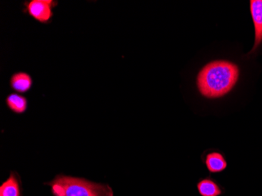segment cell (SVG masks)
<instances>
[{"label":"cell","instance_id":"1","mask_svg":"<svg viewBox=\"0 0 262 196\" xmlns=\"http://www.w3.org/2000/svg\"><path fill=\"white\" fill-rule=\"evenodd\" d=\"M239 68L229 60H213L202 68L197 75L199 92L208 99L229 94L239 79Z\"/></svg>","mask_w":262,"mask_h":196},{"label":"cell","instance_id":"2","mask_svg":"<svg viewBox=\"0 0 262 196\" xmlns=\"http://www.w3.org/2000/svg\"><path fill=\"white\" fill-rule=\"evenodd\" d=\"M45 185L51 187L54 196H114L108 185L64 175H57Z\"/></svg>","mask_w":262,"mask_h":196},{"label":"cell","instance_id":"3","mask_svg":"<svg viewBox=\"0 0 262 196\" xmlns=\"http://www.w3.org/2000/svg\"><path fill=\"white\" fill-rule=\"evenodd\" d=\"M57 4L58 2L54 0H30L24 3L25 12L41 24L51 22Z\"/></svg>","mask_w":262,"mask_h":196},{"label":"cell","instance_id":"4","mask_svg":"<svg viewBox=\"0 0 262 196\" xmlns=\"http://www.w3.org/2000/svg\"><path fill=\"white\" fill-rule=\"evenodd\" d=\"M203 162L210 173H222L228 166L225 156L219 151L213 150L204 153Z\"/></svg>","mask_w":262,"mask_h":196},{"label":"cell","instance_id":"5","mask_svg":"<svg viewBox=\"0 0 262 196\" xmlns=\"http://www.w3.org/2000/svg\"><path fill=\"white\" fill-rule=\"evenodd\" d=\"M250 6L255 34L254 45L252 50L254 51L262 42V0H251Z\"/></svg>","mask_w":262,"mask_h":196},{"label":"cell","instance_id":"6","mask_svg":"<svg viewBox=\"0 0 262 196\" xmlns=\"http://www.w3.org/2000/svg\"><path fill=\"white\" fill-rule=\"evenodd\" d=\"M196 189L200 196H222L225 193V188L211 177L199 180Z\"/></svg>","mask_w":262,"mask_h":196},{"label":"cell","instance_id":"7","mask_svg":"<svg viewBox=\"0 0 262 196\" xmlns=\"http://www.w3.org/2000/svg\"><path fill=\"white\" fill-rule=\"evenodd\" d=\"M23 188L18 173L10 172V177L0 186V196H22Z\"/></svg>","mask_w":262,"mask_h":196},{"label":"cell","instance_id":"8","mask_svg":"<svg viewBox=\"0 0 262 196\" xmlns=\"http://www.w3.org/2000/svg\"><path fill=\"white\" fill-rule=\"evenodd\" d=\"M32 84L33 81L32 76L27 72H16L10 78V88L20 94L29 92L32 89Z\"/></svg>","mask_w":262,"mask_h":196},{"label":"cell","instance_id":"9","mask_svg":"<svg viewBox=\"0 0 262 196\" xmlns=\"http://www.w3.org/2000/svg\"><path fill=\"white\" fill-rule=\"evenodd\" d=\"M7 107L16 114H23L27 111L28 100L18 94H10L6 99Z\"/></svg>","mask_w":262,"mask_h":196}]
</instances>
